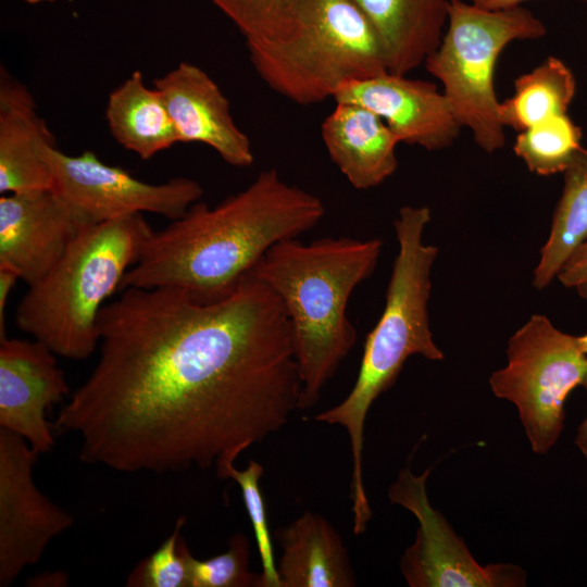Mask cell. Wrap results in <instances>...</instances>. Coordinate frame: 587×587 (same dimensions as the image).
Returning <instances> with one entry per match:
<instances>
[{
  "label": "cell",
  "mask_w": 587,
  "mask_h": 587,
  "mask_svg": "<svg viewBox=\"0 0 587 587\" xmlns=\"http://www.w3.org/2000/svg\"><path fill=\"white\" fill-rule=\"evenodd\" d=\"M321 133L329 158L355 189L380 185L398 166V138L379 116L362 105L336 102Z\"/></svg>",
  "instance_id": "cell-17"
},
{
  "label": "cell",
  "mask_w": 587,
  "mask_h": 587,
  "mask_svg": "<svg viewBox=\"0 0 587 587\" xmlns=\"http://www.w3.org/2000/svg\"><path fill=\"white\" fill-rule=\"evenodd\" d=\"M383 241L325 237L275 243L251 270L280 299L301 382L299 409L313 407L357 341L349 299L374 272Z\"/></svg>",
  "instance_id": "cell-3"
},
{
  "label": "cell",
  "mask_w": 587,
  "mask_h": 587,
  "mask_svg": "<svg viewBox=\"0 0 587 587\" xmlns=\"http://www.w3.org/2000/svg\"><path fill=\"white\" fill-rule=\"evenodd\" d=\"M542 22L528 9L489 10L463 0H449L447 28L424 64L442 84V92L462 127L486 152L505 143L495 68L512 41L545 36Z\"/></svg>",
  "instance_id": "cell-7"
},
{
  "label": "cell",
  "mask_w": 587,
  "mask_h": 587,
  "mask_svg": "<svg viewBox=\"0 0 587 587\" xmlns=\"http://www.w3.org/2000/svg\"><path fill=\"white\" fill-rule=\"evenodd\" d=\"M576 90L571 70L549 57L533 71L514 82V95L500 102L504 127L523 132L551 116L566 114Z\"/></svg>",
  "instance_id": "cell-22"
},
{
  "label": "cell",
  "mask_w": 587,
  "mask_h": 587,
  "mask_svg": "<svg viewBox=\"0 0 587 587\" xmlns=\"http://www.w3.org/2000/svg\"><path fill=\"white\" fill-rule=\"evenodd\" d=\"M247 48L261 79L302 105L334 98L349 82L388 73L373 26L351 0H308L289 38Z\"/></svg>",
  "instance_id": "cell-6"
},
{
  "label": "cell",
  "mask_w": 587,
  "mask_h": 587,
  "mask_svg": "<svg viewBox=\"0 0 587 587\" xmlns=\"http://www.w3.org/2000/svg\"><path fill=\"white\" fill-rule=\"evenodd\" d=\"M430 470L415 476L410 467L399 472L388 498L415 515L419 529L405 550L400 570L411 587L525 586L526 573L513 564L480 565L445 516L429 503L426 480Z\"/></svg>",
  "instance_id": "cell-10"
},
{
  "label": "cell",
  "mask_w": 587,
  "mask_h": 587,
  "mask_svg": "<svg viewBox=\"0 0 587 587\" xmlns=\"http://www.w3.org/2000/svg\"><path fill=\"white\" fill-rule=\"evenodd\" d=\"M88 225L53 189L1 195L0 264L32 286Z\"/></svg>",
  "instance_id": "cell-12"
},
{
  "label": "cell",
  "mask_w": 587,
  "mask_h": 587,
  "mask_svg": "<svg viewBox=\"0 0 587 587\" xmlns=\"http://www.w3.org/2000/svg\"><path fill=\"white\" fill-rule=\"evenodd\" d=\"M38 453L21 436L0 427V587H8L42 557L73 516L34 482Z\"/></svg>",
  "instance_id": "cell-11"
},
{
  "label": "cell",
  "mask_w": 587,
  "mask_h": 587,
  "mask_svg": "<svg viewBox=\"0 0 587 587\" xmlns=\"http://www.w3.org/2000/svg\"><path fill=\"white\" fill-rule=\"evenodd\" d=\"M373 26L388 73L405 75L436 50L448 21L449 0H351Z\"/></svg>",
  "instance_id": "cell-18"
},
{
  "label": "cell",
  "mask_w": 587,
  "mask_h": 587,
  "mask_svg": "<svg viewBox=\"0 0 587 587\" xmlns=\"http://www.w3.org/2000/svg\"><path fill=\"white\" fill-rule=\"evenodd\" d=\"M55 355L36 339L0 338V427L23 437L38 454L54 446L47 410L70 395Z\"/></svg>",
  "instance_id": "cell-13"
},
{
  "label": "cell",
  "mask_w": 587,
  "mask_h": 587,
  "mask_svg": "<svg viewBox=\"0 0 587 587\" xmlns=\"http://www.w3.org/2000/svg\"><path fill=\"white\" fill-rule=\"evenodd\" d=\"M24 2H27L29 4H37L39 2H43V1H48V2H52L54 0H23Z\"/></svg>",
  "instance_id": "cell-33"
},
{
  "label": "cell",
  "mask_w": 587,
  "mask_h": 587,
  "mask_svg": "<svg viewBox=\"0 0 587 587\" xmlns=\"http://www.w3.org/2000/svg\"><path fill=\"white\" fill-rule=\"evenodd\" d=\"M55 138L37 113L30 91L3 65L0 68V192L53 188L45 152Z\"/></svg>",
  "instance_id": "cell-16"
},
{
  "label": "cell",
  "mask_w": 587,
  "mask_h": 587,
  "mask_svg": "<svg viewBox=\"0 0 587 587\" xmlns=\"http://www.w3.org/2000/svg\"><path fill=\"white\" fill-rule=\"evenodd\" d=\"M105 120L115 141L142 160L179 143L162 95L145 84L139 71L110 92Z\"/></svg>",
  "instance_id": "cell-20"
},
{
  "label": "cell",
  "mask_w": 587,
  "mask_h": 587,
  "mask_svg": "<svg viewBox=\"0 0 587 587\" xmlns=\"http://www.w3.org/2000/svg\"><path fill=\"white\" fill-rule=\"evenodd\" d=\"M322 200L282 179L259 173L241 191L209 207L193 203L161 230L124 275L125 288H173L198 301L233 292L275 243L297 238L323 218Z\"/></svg>",
  "instance_id": "cell-2"
},
{
  "label": "cell",
  "mask_w": 587,
  "mask_h": 587,
  "mask_svg": "<svg viewBox=\"0 0 587 587\" xmlns=\"http://www.w3.org/2000/svg\"><path fill=\"white\" fill-rule=\"evenodd\" d=\"M583 386L585 387L587 391V375L584 379ZM575 445L577 446V448L579 449V451L582 452V454L585 457L587 461V415L585 420L580 423L577 429V435L575 437Z\"/></svg>",
  "instance_id": "cell-31"
},
{
  "label": "cell",
  "mask_w": 587,
  "mask_h": 587,
  "mask_svg": "<svg viewBox=\"0 0 587 587\" xmlns=\"http://www.w3.org/2000/svg\"><path fill=\"white\" fill-rule=\"evenodd\" d=\"M472 3L489 9V10H502L520 7L521 3L527 0H470ZM587 1V0H584Z\"/></svg>",
  "instance_id": "cell-30"
},
{
  "label": "cell",
  "mask_w": 587,
  "mask_h": 587,
  "mask_svg": "<svg viewBox=\"0 0 587 587\" xmlns=\"http://www.w3.org/2000/svg\"><path fill=\"white\" fill-rule=\"evenodd\" d=\"M249 561V539L235 533L225 552L208 560L190 555L189 587H261V574L250 571Z\"/></svg>",
  "instance_id": "cell-26"
},
{
  "label": "cell",
  "mask_w": 587,
  "mask_h": 587,
  "mask_svg": "<svg viewBox=\"0 0 587 587\" xmlns=\"http://www.w3.org/2000/svg\"><path fill=\"white\" fill-rule=\"evenodd\" d=\"M153 87L163 97L179 143L207 145L224 162L236 167L253 163L249 137L235 123L228 99L205 71L180 62L157 78Z\"/></svg>",
  "instance_id": "cell-15"
},
{
  "label": "cell",
  "mask_w": 587,
  "mask_h": 587,
  "mask_svg": "<svg viewBox=\"0 0 587 587\" xmlns=\"http://www.w3.org/2000/svg\"><path fill=\"white\" fill-rule=\"evenodd\" d=\"M20 279L17 273L7 265L0 264V338L5 334V311L9 296Z\"/></svg>",
  "instance_id": "cell-29"
},
{
  "label": "cell",
  "mask_w": 587,
  "mask_h": 587,
  "mask_svg": "<svg viewBox=\"0 0 587 587\" xmlns=\"http://www.w3.org/2000/svg\"><path fill=\"white\" fill-rule=\"evenodd\" d=\"M557 277L564 287L575 289L587 301V241L571 254Z\"/></svg>",
  "instance_id": "cell-28"
},
{
  "label": "cell",
  "mask_w": 587,
  "mask_h": 587,
  "mask_svg": "<svg viewBox=\"0 0 587 587\" xmlns=\"http://www.w3.org/2000/svg\"><path fill=\"white\" fill-rule=\"evenodd\" d=\"M280 587H352L355 576L340 535L323 516L304 512L276 532Z\"/></svg>",
  "instance_id": "cell-19"
},
{
  "label": "cell",
  "mask_w": 587,
  "mask_h": 587,
  "mask_svg": "<svg viewBox=\"0 0 587 587\" xmlns=\"http://www.w3.org/2000/svg\"><path fill=\"white\" fill-rule=\"evenodd\" d=\"M580 138V128L561 114L520 132L513 149L530 172L548 176L566 170L582 148Z\"/></svg>",
  "instance_id": "cell-23"
},
{
  "label": "cell",
  "mask_w": 587,
  "mask_h": 587,
  "mask_svg": "<svg viewBox=\"0 0 587 587\" xmlns=\"http://www.w3.org/2000/svg\"><path fill=\"white\" fill-rule=\"evenodd\" d=\"M563 174L550 235L534 270L533 285L538 289L549 286L571 254L587 241V150L580 148Z\"/></svg>",
  "instance_id": "cell-21"
},
{
  "label": "cell",
  "mask_w": 587,
  "mask_h": 587,
  "mask_svg": "<svg viewBox=\"0 0 587 587\" xmlns=\"http://www.w3.org/2000/svg\"><path fill=\"white\" fill-rule=\"evenodd\" d=\"M263 472L264 469L259 462L250 460L245 470H237L235 464L229 465L225 473V479L230 478L240 487L261 560V587H280L274 562L265 503L259 485Z\"/></svg>",
  "instance_id": "cell-27"
},
{
  "label": "cell",
  "mask_w": 587,
  "mask_h": 587,
  "mask_svg": "<svg viewBox=\"0 0 587 587\" xmlns=\"http://www.w3.org/2000/svg\"><path fill=\"white\" fill-rule=\"evenodd\" d=\"M185 523L186 519L179 517L172 534L133 569L127 587H189L191 552L182 537Z\"/></svg>",
  "instance_id": "cell-25"
},
{
  "label": "cell",
  "mask_w": 587,
  "mask_h": 587,
  "mask_svg": "<svg viewBox=\"0 0 587 587\" xmlns=\"http://www.w3.org/2000/svg\"><path fill=\"white\" fill-rule=\"evenodd\" d=\"M45 159L52 172V189L89 224L143 213L173 221L203 195L201 185L192 178L150 184L104 163L89 150L70 155L55 146L46 150Z\"/></svg>",
  "instance_id": "cell-9"
},
{
  "label": "cell",
  "mask_w": 587,
  "mask_h": 587,
  "mask_svg": "<svg viewBox=\"0 0 587 587\" xmlns=\"http://www.w3.org/2000/svg\"><path fill=\"white\" fill-rule=\"evenodd\" d=\"M152 233L143 214L86 226L54 266L28 286L16 308L18 328L57 355L90 357L99 346L100 311Z\"/></svg>",
  "instance_id": "cell-5"
},
{
  "label": "cell",
  "mask_w": 587,
  "mask_h": 587,
  "mask_svg": "<svg viewBox=\"0 0 587 587\" xmlns=\"http://www.w3.org/2000/svg\"><path fill=\"white\" fill-rule=\"evenodd\" d=\"M430 221L427 207L405 205L394 223L398 253L386 291L383 313L367 334L359 373L348 396L314 420L344 427L350 438L352 475L350 498L367 497L363 483L364 424L373 402L397 380L405 361L415 354L437 361L444 352L433 338L428 319L430 270L438 249L423 241Z\"/></svg>",
  "instance_id": "cell-4"
},
{
  "label": "cell",
  "mask_w": 587,
  "mask_h": 587,
  "mask_svg": "<svg viewBox=\"0 0 587 587\" xmlns=\"http://www.w3.org/2000/svg\"><path fill=\"white\" fill-rule=\"evenodd\" d=\"M238 28L247 47L289 38L308 0H209Z\"/></svg>",
  "instance_id": "cell-24"
},
{
  "label": "cell",
  "mask_w": 587,
  "mask_h": 587,
  "mask_svg": "<svg viewBox=\"0 0 587 587\" xmlns=\"http://www.w3.org/2000/svg\"><path fill=\"white\" fill-rule=\"evenodd\" d=\"M98 317V362L53 428L82 462L124 473L226 470L299 409L291 327L249 273L226 297L125 288Z\"/></svg>",
  "instance_id": "cell-1"
},
{
  "label": "cell",
  "mask_w": 587,
  "mask_h": 587,
  "mask_svg": "<svg viewBox=\"0 0 587 587\" xmlns=\"http://www.w3.org/2000/svg\"><path fill=\"white\" fill-rule=\"evenodd\" d=\"M508 363L489 378L492 392L515 404L535 453H547L565 421V402L587 375L577 337L534 314L509 339Z\"/></svg>",
  "instance_id": "cell-8"
},
{
  "label": "cell",
  "mask_w": 587,
  "mask_h": 587,
  "mask_svg": "<svg viewBox=\"0 0 587 587\" xmlns=\"http://www.w3.org/2000/svg\"><path fill=\"white\" fill-rule=\"evenodd\" d=\"M335 102L362 105L379 116L399 142L426 150L449 147L462 126L435 84L385 73L341 85Z\"/></svg>",
  "instance_id": "cell-14"
},
{
  "label": "cell",
  "mask_w": 587,
  "mask_h": 587,
  "mask_svg": "<svg viewBox=\"0 0 587 587\" xmlns=\"http://www.w3.org/2000/svg\"><path fill=\"white\" fill-rule=\"evenodd\" d=\"M577 340H578V344H579V347H580L582 351L587 357V334H585L583 336H578Z\"/></svg>",
  "instance_id": "cell-32"
}]
</instances>
